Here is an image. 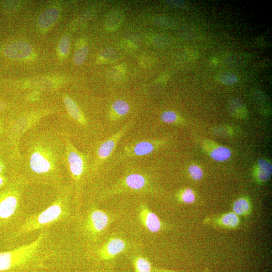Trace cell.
I'll list each match as a JSON object with an SVG mask.
<instances>
[{
	"instance_id": "4",
	"label": "cell",
	"mask_w": 272,
	"mask_h": 272,
	"mask_svg": "<svg viewBox=\"0 0 272 272\" xmlns=\"http://www.w3.org/2000/svg\"><path fill=\"white\" fill-rule=\"evenodd\" d=\"M28 181L22 176L0 190V230L16 228L26 217L23 194Z\"/></svg>"
},
{
	"instance_id": "35",
	"label": "cell",
	"mask_w": 272,
	"mask_h": 272,
	"mask_svg": "<svg viewBox=\"0 0 272 272\" xmlns=\"http://www.w3.org/2000/svg\"><path fill=\"white\" fill-rule=\"evenodd\" d=\"M5 105L4 103H0V112L2 111L5 108Z\"/></svg>"
},
{
	"instance_id": "24",
	"label": "cell",
	"mask_w": 272,
	"mask_h": 272,
	"mask_svg": "<svg viewBox=\"0 0 272 272\" xmlns=\"http://www.w3.org/2000/svg\"><path fill=\"white\" fill-rule=\"evenodd\" d=\"M155 22L158 26L164 28H173L175 26L174 20L169 17L157 18L155 19Z\"/></svg>"
},
{
	"instance_id": "18",
	"label": "cell",
	"mask_w": 272,
	"mask_h": 272,
	"mask_svg": "<svg viewBox=\"0 0 272 272\" xmlns=\"http://www.w3.org/2000/svg\"><path fill=\"white\" fill-rule=\"evenodd\" d=\"M272 174V164L268 161L261 159L258 161L257 175L259 179L263 181L269 179Z\"/></svg>"
},
{
	"instance_id": "20",
	"label": "cell",
	"mask_w": 272,
	"mask_h": 272,
	"mask_svg": "<svg viewBox=\"0 0 272 272\" xmlns=\"http://www.w3.org/2000/svg\"><path fill=\"white\" fill-rule=\"evenodd\" d=\"M233 210L236 215H241L247 213L250 208L249 202L245 199H239L234 203Z\"/></svg>"
},
{
	"instance_id": "6",
	"label": "cell",
	"mask_w": 272,
	"mask_h": 272,
	"mask_svg": "<svg viewBox=\"0 0 272 272\" xmlns=\"http://www.w3.org/2000/svg\"><path fill=\"white\" fill-rule=\"evenodd\" d=\"M79 230L82 236L91 243H95L110 221L109 216L105 211L96 207L90 208L82 217Z\"/></svg>"
},
{
	"instance_id": "22",
	"label": "cell",
	"mask_w": 272,
	"mask_h": 272,
	"mask_svg": "<svg viewBox=\"0 0 272 272\" xmlns=\"http://www.w3.org/2000/svg\"><path fill=\"white\" fill-rule=\"evenodd\" d=\"M88 54L87 47L84 46L75 52L74 56V62L75 65L79 66L83 64Z\"/></svg>"
},
{
	"instance_id": "13",
	"label": "cell",
	"mask_w": 272,
	"mask_h": 272,
	"mask_svg": "<svg viewBox=\"0 0 272 272\" xmlns=\"http://www.w3.org/2000/svg\"><path fill=\"white\" fill-rule=\"evenodd\" d=\"M130 110V107L128 102L123 100H117L111 106L109 119L114 122L127 115Z\"/></svg>"
},
{
	"instance_id": "19",
	"label": "cell",
	"mask_w": 272,
	"mask_h": 272,
	"mask_svg": "<svg viewBox=\"0 0 272 272\" xmlns=\"http://www.w3.org/2000/svg\"><path fill=\"white\" fill-rule=\"evenodd\" d=\"M133 266L135 272H151L152 271L150 262L142 256L135 259Z\"/></svg>"
},
{
	"instance_id": "27",
	"label": "cell",
	"mask_w": 272,
	"mask_h": 272,
	"mask_svg": "<svg viewBox=\"0 0 272 272\" xmlns=\"http://www.w3.org/2000/svg\"><path fill=\"white\" fill-rule=\"evenodd\" d=\"M180 199L185 203L191 204L195 201V196L193 190L188 188L180 193Z\"/></svg>"
},
{
	"instance_id": "7",
	"label": "cell",
	"mask_w": 272,
	"mask_h": 272,
	"mask_svg": "<svg viewBox=\"0 0 272 272\" xmlns=\"http://www.w3.org/2000/svg\"><path fill=\"white\" fill-rule=\"evenodd\" d=\"M149 177L145 174L132 172L127 174L107 192V195L124 192H149Z\"/></svg>"
},
{
	"instance_id": "15",
	"label": "cell",
	"mask_w": 272,
	"mask_h": 272,
	"mask_svg": "<svg viewBox=\"0 0 272 272\" xmlns=\"http://www.w3.org/2000/svg\"><path fill=\"white\" fill-rule=\"evenodd\" d=\"M66 107L71 117L80 124H85V117L77 104L70 98L66 97L64 99Z\"/></svg>"
},
{
	"instance_id": "36",
	"label": "cell",
	"mask_w": 272,
	"mask_h": 272,
	"mask_svg": "<svg viewBox=\"0 0 272 272\" xmlns=\"http://www.w3.org/2000/svg\"><path fill=\"white\" fill-rule=\"evenodd\" d=\"M4 172L3 167L2 165L0 163V175H2V174Z\"/></svg>"
},
{
	"instance_id": "21",
	"label": "cell",
	"mask_w": 272,
	"mask_h": 272,
	"mask_svg": "<svg viewBox=\"0 0 272 272\" xmlns=\"http://www.w3.org/2000/svg\"><path fill=\"white\" fill-rule=\"evenodd\" d=\"M162 122L165 124H175L179 119L178 115L174 111H167L164 112L161 115Z\"/></svg>"
},
{
	"instance_id": "3",
	"label": "cell",
	"mask_w": 272,
	"mask_h": 272,
	"mask_svg": "<svg viewBox=\"0 0 272 272\" xmlns=\"http://www.w3.org/2000/svg\"><path fill=\"white\" fill-rule=\"evenodd\" d=\"M56 198L50 205L39 213L26 215L16 228L10 232L8 240L15 242L26 235L49 229L58 224L67 223L73 217L72 185H63L57 189Z\"/></svg>"
},
{
	"instance_id": "30",
	"label": "cell",
	"mask_w": 272,
	"mask_h": 272,
	"mask_svg": "<svg viewBox=\"0 0 272 272\" xmlns=\"http://www.w3.org/2000/svg\"><path fill=\"white\" fill-rule=\"evenodd\" d=\"M100 56L102 59H104L106 61H113L115 60L117 58L116 52L113 49H107L102 52Z\"/></svg>"
},
{
	"instance_id": "2",
	"label": "cell",
	"mask_w": 272,
	"mask_h": 272,
	"mask_svg": "<svg viewBox=\"0 0 272 272\" xmlns=\"http://www.w3.org/2000/svg\"><path fill=\"white\" fill-rule=\"evenodd\" d=\"M57 253L51 231H40L32 243L0 253V272H39Z\"/></svg>"
},
{
	"instance_id": "8",
	"label": "cell",
	"mask_w": 272,
	"mask_h": 272,
	"mask_svg": "<svg viewBox=\"0 0 272 272\" xmlns=\"http://www.w3.org/2000/svg\"><path fill=\"white\" fill-rule=\"evenodd\" d=\"M133 124V122L131 121L122 128L112 135L107 140L101 143L97 150L96 159L93 167V170L98 169L111 156L118 142L130 129Z\"/></svg>"
},
{
	"instance_id": "10",
	"label": "cell",
	"mask_w": 272,
	"mask_h": 272,
	"mask_svg": "<svg viewBox=\"0 0 272 272\" xmlns=\"http://www.w3.org/2000/svg\"><path fill=\"white\" fill-rule=\"evenodd\" d=\"M126 242L120 238H112L95 250L94 253L98 259L102 261H108L115 258L126 249Z\"/></svg>"
},
{
	"instance_id": "16",
	"label": "cell",
	"mask_w": 272,
	"mask_h": 272,
	"mask_svg": "<svg viewBox=\"0 0 272 272\" xmlns=\"http://www.w3.org/2000/svg\"><path fill=\"white\" fill-rule=\"evenodd\" d=\"M124 19V15L122 12L117 10L112 11L108 15L106 28L110 31H114L122 24Z\"/></svg>"
},
{
	"instance_id": "25",
	"label": "cell",
	"mask_w": 272,
	"mask_h": 272,
	"mask_svg": "<svg viewBox=\"0 0 272 272\" xmlns=\"http://www.w3.org/2000/svg\"><path fill=\"white\" fill-rule=\"evenodd\" d=\"M188 172L191 177L195 180H199L203 176V171L197 165L193 164L190 165L188 169Z\"/></svg>"
},
{
	"instance_id": "5",
	"label": "cell",
	"mask_w": 272,
	"mask_h": 272,
	"mask_svg": "<svg viewBox=\"0 0 272 272\" xmlns=\"http://www.w3.org/2000/svg\"><path fill=\"white\" fill-rule=\"evenodd\" d=\"M66 155L67 168L72 180L75 200L79 207L83 185L87 173V161L84 155L76 149L70 142L66 143Z\"/></svg>"
},
{
	"instance_id": "32",
	"label": "cell",
	"mask_w": 272,
	"mask_h": 272,
	"mask_svg": "<svg viewBox=\"0 0 272 272\" xmlns=\"http://www.w3.org/2000/svg\"><path fill=\"white\" fill-rule=\"evenodd\" d=\"M170 42L168 38L162 36H157L154 38L153 42L157 45H163L169 44Z\"/></svg>"
},
{
	"instance_id": "29",
	"label": "cell",
	"mask_w": 272,
	"mask_h": 272,
	"mask_svg": "<svg viewBox=\"0 0 272 272\" xmlns=\"http://www.w3.org/2000/svg\"><path fill=\"white\" fill-rule=\"evenodd\" d=\"M70 48V39L68 36H65L60 40L59 44V50L63 55L68 54Z\"/></svg>"
},
{
	"instance_id": "12",
	"label": "cell",
	"mask_w": 272,
	"mask_h": 272,
	"mask_svg": "<svg viewBox=\"0 0 272 272\" xmlns=\"http://www.w3.org/2000/svg\"><path fill=\"white\" fill-rule=\"evenodd\" d=\"M32 47L29 43L19 41L10 44L4 50L5 55L14 59H21L31 54Z\"/></svg>"
},
{
	"instance_id": "14",
	"label": "cell",
	"mask_w": 272,
	"mask_h": 272,
	"mask_svg": "<svg viewBox=\"0 0 272 272\" xmlns=\"http://www.w3.org/2000/svg\"><path fill=\"white\" fill-rule=\"evenodd\" d=\"M58 16V11L56 8H50L43 12L38 20L39 26L43 29L52 26L57 20Z\"/></svg>"
},
{
	"instance_id": "34",
	"label": "cell",
	"mask_w": 272,
	"mask_h": 272,
	"mask_svg": "<svg viewBox=\"0 0 272 272\" xmlns=\"http://www.w3.org/2000/svg\"><path fill=\"white\" fill-rule=\"evenodd\" d=\"M156 272H178L175 271H166V270H156Z\"/></svg>"
},
{
	"instance_id": "26",
	"label": "cell",
	"mask_w": 272,
	"mask_h": 272,
	"mask_svg": "<svg viewBox=\"0 0 272 272\" xmlns=\"http://www.w3.org/2000/svg\"><path fill=\"white\" fill-rule=\"evenodd\" d=\"M222 222L224 225L233 228L238 224L239 219L235 214L230 213L223 216Z\"/></svg>"
},
{
	"instance_id": "31",
	"label": "cell",
	"mask_w": 272,
	"mask_h": 272,
	"mask_svg": "<svg viewBox=\"0 0 272 272\" xmlns=\"http://www.w3.org/2000/svg\"><path fill=\"white\" fill-rule=\"evenodd\" d=\"M165 3L175 8H183L186 6V2L182 0H168L165 1Z\"/></svg>"
},
{
	"instance_id": "23",
	"label": "cell",
	"mask_w": 272,
	"mask_h": 272,
	"mask_svg": "<svg viewBox=\"0 0 272 272\" xmlns=\"http://www.w3.org/2000/svg\"><path fill=\"white\" fill-rule=\"evenodd\" d=\"M219 81L224 85H232L236 84L238 81L237 76L231 72H225L221 74Z\"/></svg>"
},
{
	"instance_id": "9",
	"label": "cell",
	"mask_w": 272,
	"mask_h": 272,
	"mask_svg": "<svg viewBox=\"0 0 272 272\" xmlns=\"http://www.w3.org/2000/svg\"><path fill=\"white\" fill-rule=\"evenodd\" d=\"M161 143V141L155 140L129 143L124 147L123 156L133 158L147 156L157 150Z\"/></svg>"
},
{
	"instance_id": "17",
	"label": "cell",
	"mask_w": 272,
	"mask_h": 272,
	"mask_svg": "<svg viewBox=\"0 0 272 272\" xmlns=\"http://www.w3.org/2000/svg\"><path fill=\"white\" fill-rule=\"evenodd\" d=\"M210 156L214 160L224 162L229 160L232 156V151L228 147L220 146L211 151Z\"/></svg>"
},
{
	"instance_id": "11",
	"label": "cell",
	"mask_w": 272,
	"mask_h": 272,
	"mask_svg": "<svg viewBox=\"0 0 272 272\" xmlns=\"http://www.w3.org/2000/svg\"><path fill=\"white\" fill-rule=\"evenodd\" d=\"M138 216L141 224L149 232L155 233L161 230L162 225L159 217L145 204L140 205Z\"/></svg>"
},
{
	"instance_id": "33",
	"label": "cell",
	"mask_w": 272,
	"mask_h": 272,
	"mask_svg": "<svg viewBox=\"0 0 272 272\" xmlns=\"http://www.w3.org/2000/svg\"><path fill=\"white\" fill-rule=\"evenodd\" d=\"M8 185V179L3 175H0V190H1Z\"/></svg>"
},
{
	"instance_id": "28",
	"label": "cell",
	"mask_w": 272,
	"mask_h": 272,
	"mask_svg": "<svg viewBox=\"0 0 272 272\" xmlns=\"http://www.w3.org/2000/svg\"><path fill=\"white\" fill-rule=\"evenodd\" d=\"M230 109L234 114H242L246 113V109L241 101L238 99L233 100L230 104Z\"/></svg>"
},
{
	"instance_id": "1",
	"label": "cell",
	"mask_w": 272,
	"mask_h": 272,
	"mask_svg": "<svg viewBox=\"0 0 272 272\" xmlns=\"http://www.w3.org/2000/svg\"><path fill=\"white\" fill-rule=\"evenodd\" d=\"M52 136H42L30 143L27 149L23 176L29 183L58 188L64 185V148Z\"/></svg>"
}]
</instances>
